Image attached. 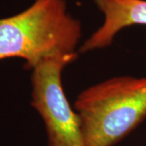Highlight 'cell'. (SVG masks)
I'll return each mask as SVG.
<instances>
[{
	"label": "cell",
	"mask_w": 146,
	"mask_h": 146,
	"mask_svg": "<svg viewBox=\"0 0 146 146\" xmlns=\"http://www.w3.org/2000/svg\"><path fill=\"white\" fill-rule=\"evenodd\" d=\"M73 108L87 146H113L146 119V76H115L91 85Z\"/></svg>",
	"instance_id": "cell-2"
},
{
	"label": "cell",
	"mask_w": 146,
	"mask_h": 146,
	"mask_svg": "<svg viewBox=\"0 0 146 146\" xmlns=\"http://www.w3.org/2000/svg\"><path fill=\"white\" fill-rule=\"evenodd\" d=\"M78 55L74 52L48 57L31 70V106L44 122L49 146H87L80 117L62 83L64 68Z\"/></svg>",
	"instance_id": "cell-3"
},
{
	"label": "cell",
	"mask_w": 146,
	"mask_h": 146,
	"mask_svg": "<svg viewBox=\"0 0 146 146\" xmlns=\"http://www.w3.org/2000/svg\"><path fill=\"white\" fill-rule=\"evenodd\" d=\"M102 13V25L84 41L79 54L110 46L123 29L146 25V0H93Z\"/></svg>",
	"instance_id": "cell-4"
},
{
	"label": "cell",
	"mask_w": 146,
	"mask_h": 146,
	"mask_svg": "<svg viewBox=\"0 0 146 146\" xmlns=\"http://www.w3.org/2000/svg\"><path fill=\"white\" fill-rule=\"evenodd\" d=\"M82 25L65 0H34L28 8L0 19V60L18 58L32 70L48 57L76 52Z\"/></svg>",
	"instance_id": "cell-1"
}]
</instances>
